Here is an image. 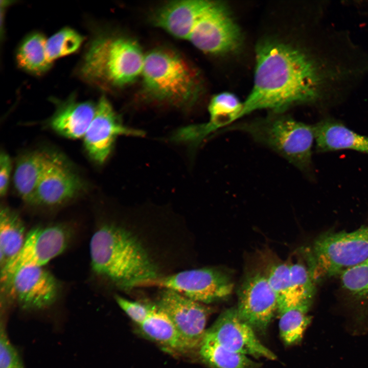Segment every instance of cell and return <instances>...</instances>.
<instances>
[{
	"mask_svg": "<svg viewBox=\"0 0 368 368\" xmlns=\"http://www.w3.org/2000/svg\"><path fill=\"white\" fill-rule=\"evenodd\" d=\"M25 309H40L53 304L59 291L57 280L41 266L20 268L3 287Z\"/></svg>",
	"mask_w": 368,
	"mask_h": 368,
	"instance_id": "obj_15",
	"label": "cell"
},
{
	"mask_svg": "<svg viewBox=\"0 0 368 368\" xmlns=\"http://www.w3.org/2000/svg\"><path fill=\"white\" fill-rule=\"evenodd\" d=\"M309 308L307 306L296 305L278 312L280 335L287 344H292L301 340L310 321V317L308 315Z\"/></svg>",
	"mask_w": 368,
	"mask_h": 368,
	"instance_id": "obj_25",
	"label": "cell"
},
{
	"mask_svg": "<svg viewBox=\"0 0 368 368\" xmlns=\"http://www.w3.org/2000/svg\"><path fill=\"white\" fill-rule=\"evenodd\" d=\"M148 95L179 107L193 105L201 91L197 70L174 51L153 50L145 54L141 75Z\"/></svg>",
	"mask_w": 368,
	"mask_h": 368,
	"instance_id": "obj_4",
	"label": "cell"
},
{
	"mask_svg": "<svg viewBox=\"0 0 368 368\" xmlns=\"http://www.w3.org/2000/svg\"><path fill=\"white\" fill-rule=\"evenodd\" d=\"M139 326L144 335L168 348L180 351L188 350L173 322L156 305Z\"/></svg>",
	"mask_w": 368,
	"mask_h": 368,
	"instance_id": "obj_23",
	"label": "cell"
},
{
	"mask_svg": "<svg viewBox=\"0 0 368 368\" xmlns=\"http://www.w3.org/2000/svg\"><path fill=\"white\" fill-rule=\"evenodd\" d=\"M313 127L318 151L347 149L368 154V137L354 132L341 123L326 120Z\"/></svg>",
	"mask_w": 368,
	"mask_h": 368,
	"instance_id": "obj_19",
	"label": "cell"
},
{
	"mask_svg": "<svg viewBox=\"0 0 368 368\" xmlns=\"http://www.w3.org/2000/svg\"><path fill=\"white\" fill-rule=\"evenodd\" d=\"M144 132L123 125L108 99L102 96L94 117L83 136L87 153L96 162L104 163L108 157L119 135L142 136Z\"/></svg>",
	"mask_w": 368,
	"mask_h": 368,
	"instance_id": "obj_12",
	"label": "cell"
},
{
	"mask_svg": "<svg viewBox=\"0 0 368 368\" xmlns=\"http://www.w3.org/2000/svg\"><path fill=\"white\" fill-rule=\"evenodd\" d=\"M162 290L156 306L173 322L188 349L199 347L206 331L210 308L174 290Z\"/></svg>",
	"mask_w": 368,
	"mask_h": 368,
	"instance_id": "obj_10",
	"label": "cell"
},
{
	"mask_svg": "<svg viewBox=\"0 0 368 368\" xmlns=\"http://www.w3.org/2000/svg\"><path fill=\"white\" fill-rule=\"evenodd\" d=\"M83 37L69 27H65L52 35L46 41L47 55L52 62L59 58L77 51L82 45Z\"/></svg>",
	"mask_w": 368,
	"mask_h": 368,
	"instance_id": "obj_29",
	"label": "cell"
},
{
	"mask_svg": "<svg viewBox=\"0 0 368 368\" xmlns=\"http://www.w3.org/2000/svg\"><path fill=\"white\" fill-rule=\"evenodd\" d=\"M198 348L201 359L213 368H254L257 364L248 356L209 339L204 338Z\"/></svg>",
	"mask_w": 368,
	"mask_h": 368,
	"instance_id": "obj_24",
	"label": "cell"
},
{
	"mask_svg": "<svg viewBox=\"0 0 368 368\" xmlns=\"http://www.w3.org/2000/svg\"><path fill=\"white\" fill-rule=\"evenodd\" d=\"M324 76L303 51L274 41L260 43L256 52L253 86L243 102L242 117L260 109L276 113L313 101L320 95Z\"/></svg>",
	"mask_w": 368,
	"mask_h": 368,
	"instance_id": "obj_1",
	"label": "cell"
},
{
	"mask_svg": "<svg viewBox=\"0 0 368 368\" xmlns=\"http://www.w3.org/2000/svg\"><path fill=\"white\" fill-rule=\"evenodd\" d=\"M243 107V102L233 93L223 92L214 96L209 105L208 122L191 125L190 135L195 141L201 143L214 131L230 126L241 118Z\"/></svg>",
	"mask_w": 368,
	"mask_h": 368,
	"instance_id": "obj_18",
	"label": "cell"
},
{
	"mask_svg": "<svg viewBox=\"0 0 368 368\" xmlns=\"http://www.w3.org/2000/svg\"><path fill=\"white\" fill-rule=\"evenodd\" d=\"M145 57L133 40L99 34L89 42L78 73L82 80L98 87H122L142 75Z\"/></svg>",
	"mask_w": 368,
	"mask_h": 368,
	"instance_id": "obj_3",
	"label": "cell"
},
{
	"mask_svg": "<svg viewBox=\"0 0 368 368\" xmlns=\"http://www.w3.org/2000/svg\"><path fill=\"white\" fill-rule=\"evenodd\" d=\"M12 169L11 160L9 155L4 151L0 154V194L1 197L6 195L9 184Z\"/></svg>",
	"mask_w": 368,
	"mask_h": 368,
	"instance_id": "obj_32",
	"label": "cell"
},
{
	"mask_svg": "<svg viewBox=\"0 0 368 368\" xmlns=\"http://www.w3.org/2000/svg\"><path fill=\"white\" fill-rule=\"evenodd\" d=\"M210 2L208 0L169 2L156 10L153 15V23L174 37L188 40Z\"/></svg>",
	"mask_w": 368,
	"mask_h": 368,
	"instance_id": "obj_16",
	"label": "cell"
},
{
	"mask_svg": "<svg viewBox=\"0 0 368 368\" xmlns=\"http://www.w3.org/2000/svg\"><path fill=\"white\" fill-rule=\"evenodd\" d=\"M0 368H25L18 351L10 342L2 325L0 338Z\"/></svg>",
	"mask_w": 368,
	"mask_h": 368,
	"instance_id": "obj_30",
	"label": "cell"
},
{
	"mask_svg": "<svg viewBox=\"0 0 368 368\" xmlns=\"http://www.w3.org/2000/svg\"><path fill=\"white\" fill-rule=\"evenodd\" d=\"M84 188L83 180L64 158L57 153L52 152L32 204L59 205L78 196Z\"/></svg>",
	"mask_w": 368,
	"mask_h": 368,
	"instance_id": "obj_13",
	"label": "cell"
},
{
	"mask_svg": "<svg viewBox=\"0 0 368 368\" xmlns=\"http://www.w3.org/2000/svg\"><path fill=\"white\" fill-rule=\"evenodd\" d=\"M292 290L295 302L311 307L315 294V283L307 263L300 260L288 262Z\"/></svg>",
	"mask_w": 368,
	"mask_h": 368,
	"instance_id": "obj_28",
	"label": "cell"
},
{
	"mask_svg": "<svg viewBox=\"0 0 368 368\" xmlns=\"http://www.w3.org/2000/svg\"><path fill=\"white\" fill-rule=\"evenodd\" d=\"M114 298L122 310L139 326L146 320L154 307V305L130 301L120 295H116Z\"/></svg>",
	"mask_w": 368,
	"mask_h": 368,
	"instance_id": "obj_31",
	"label": "cell"
},
{
	"mask_svg": "<svg viewBox=\"0 0 368 368\" xmlns=\"http://www.w3.org/2000/svg\"><path fill=\"white\" fill-rule=\"evenodd\" d=\"M340 275L342 290L356 303L368 307V258Z\"/></svg>",
	"mask_w": 368,
	"mask_h": 368,
	"instance_id": "obj_26",
	"label": "cell"
},
{
	"mask_svg": "<svg viewBox=\"0 0 368 368\" xmlns=\"http://www.w3.org/2000/svg\"><path fill=\"white\" fill-rule=\"evenodd\" d=\"M188 40L204 53L222 54L240 47L241 33L225 5L211 1Z\"/></svg>",
	"mask_w": 368,
	"mask_h": 368,
	"instance_id": "obj_9",
	"label": "cell"
},
{
	"mask_svg": "<svg viewBox=\"0 0 368 368\" xmlns=\"http://www.w3.org/2000/svg\"><path fill=\"white\" fill-rule=\"evenodd\" d=\"M89 247L94 272L120 287L144 286L161 277L150 249L127 226L102 225L92 236Z\"/></svg>",
	"mask_w": 368,
	"mask_h": 368,
	"instance_id": "obj_2",
	"label": "cell"
},
{
	"mask_svg": "<svg viewBox=\"0 0 368 368\" xmlns=\"http://www.w3.org/2000/svg\"><path fill=\"white\" fill-rule=\"evenodd\" d=\"M278 301V311L288 306L301 305L294 300L288 263L270 264L265 274Z\"/></svg>",
	"mask_w": 368,
	"mask_h": 368,
	"instance_id": "obj_27",
	"label": "cell"
},
{
	"mask_svg": "<svg viewBox=\"0 0 368 368\" xmlns=\"http://www.w3.org/2000/svg\"><path fill=\"white\" fill-rule=\"evenodd\" d=\"M54 102L56 109L49 120V126L67 138L83 137L95 114L96 105L89 101H78L74 95L65 100Z\"/></svg>",
	"mask_w": 368,
	"mask_h": 368,
	"instance_id": "obj_17",
	"label": "cell"
},
{
	"mask_svg": "<svg viewBox=\"0 0 368 368\" xmlns=\"http://www.w3.org/2000/svg\"><path fill=\"white\" fill-rule=\"evenodd\" d=\"M70 228L63 224L36 227L26 235L19 251L2 268L1 282L4 287L13 274L26 266H41L62 253L71 238Z\"/></svg>",
	"mask_w": 368,
	"mask_h": 368,
	"instance_id": "obj_7",
	"label": "cell"
},
{
	"mask_svg": "<svg viewBox=\"0 0 368 368\" xmlns=\"http://www.w3.org/2000/svg\"><path fill=\"white\" fill-rule=\"evenodd\" d=\"M145 286H157L176 291L202 304L210 303L229 296L234 284L229 274L217 268L186 270L163 275Z\"/></svg>",
	"mask_w": 368,
	"mask_h": 368,
	"instance_id": "obj_8",
	"label": "cell"
},
{
	"mask_svg": "<svg viewBox=\"0 0 368 368\" xmlns=\"http://www.w3.org/2000/svg\"><path fill=\"white\" fill-rule=\"evenodd\" d=\"M227 129L246 133L301 171L310 169L315 140L312 126L281 115L231 125Z\"/></svg>",
	"mask_w": 368,
	"mask_h": 368,
	"instance_id": "obj_5",
	"label": "cell"
},
{
	"mask_svg": "<svg viewBox=\"0 0 368 368\" xmlns=\"http://www.w3.org/2000/svg\"><path fill=\"white\" fill-rule=\"evenodd\" d=\"M278 301L265 274L247 275L238 293L236 308L241 318L254 330L264 331L278 312Z\"/></svg>",
	"mask_w": 368,
	"mask_h": 368,
	"instance_id": "obj_14",
	"label": "cell"
},
{
	"mask_svg": "<svg viewBox=\"0 0 368 368\" xmlns=\"http://www.w3.org/2000/svg\"><path fill=\"white\" fill-rule=\"evenodd\" d=\"M204 338L247 356L269 360H275L277 358L259 340L254 329L241 318L236 308L224 311L206 330Z\"/></svg>",
	"mask_w": 368,
	"mask_h": 368,
	"instance_id": "obj_11",
	"label": "cell"
},
{
	"mask_svg": "<svg viewBox=\"0 0 368 368\" xmlns=\"http://www.w3.org/2000/svg\"><path fill=\"white\" fill-rule=\"evenodd\" d=\"M44 36L40 32L28 35L20 42L16 54L18 66L25 71L35 75H41L51 67L52 62L46 53Z\"/></svg>",
	"mask_w": 368,
	"mask_h": 368,
	"instance_id": "obj_22",
	"label": "cell"
},
{
	"mask_svg": "<svg viewBox=\"0 0 368 368\" xmlns=\"http://www.w3.org/2000/svg\"><path fill=\"white\" fill-rule=\"evenodd\" d=\"M22 220L18 214L6 206L0 212V262L2 268L22 247L26 236Z\"/></svg>",
	"mask_w": 368,
	"mask_h": 368,
	"instance_id": "obj_21",
	"label": "cell"
},
{
	"mask_svg": "<svg viewBox=\"0 0 368 368\" xmlns=\"http://www.w3.org/2000/svg\"><path fill=\"white\" fill-rule=\"evenodd\" d=\"M51 153L35 150L17 159L13 176L14 185L19 196L32 204L38 185L48 166Z\"/></svg>",
	"mask_w": 368,
	"mask_h": 368,
	"instance_id": "obj_20",
	"label": "cell"
},
{
	"mask_svg": "<svg viewBox=\"0 0 368 368\" xmlns=\"http://www.w3.org/2000/svg\"><path fill=\"white\" fill-rule=\"evenodd\" d=\"M307 254L315 282L340 274L368 258V225L351 232L323 234Z\"/></svg>",
	"mask_w": 368,
	"mask_h": 368,
	"instance_id": "obj_6",
	"label": "cell"
}]
</instances>
